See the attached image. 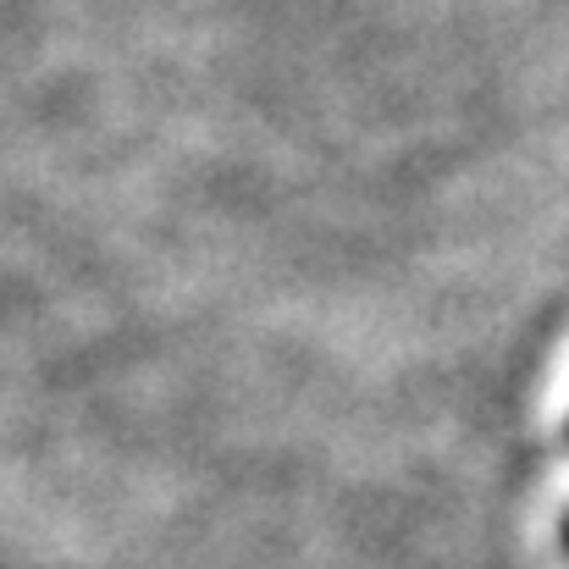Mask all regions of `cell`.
I'll list each match as a JSON object with an SVG mask.
<instances>
[{
	"mask_svg": "<svg viewBox=\"0 0 569 569\" xmlns=\"http://www.w3.org/2000/svg\"><path fill=\"white\" fill-rule=\"evenodd\" d=\"M565 548H569V520H565Z\"/></svg>",
	"mask_w": 569,
	"mask_h": 569,
	"instance_id": "cell-1",
	"label": "cell"
}]
</instances>
